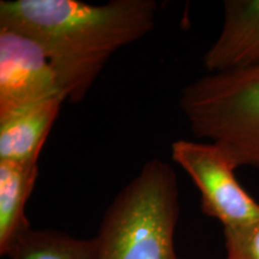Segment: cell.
I'll list each match as a JSON object with an SVG mask.
<instances>
[{
    "instance_id": "1",
    "label": "cell",
    "mask_w": 259,
    "mask_h": 259,
    "mask_svg": "<svg viewBox=\"0 0 259 259\" xmlns=\"http://www.w3.org/2000/svg\"><path fill=\"white\" fill-rule=\"evenodd\" d=\"M158 3L2 0L0 28L27 35L47 54L66 101L82 102L113 54L153 30Z\"/></svg>"
},
{
    "instance_id": "2",
    "label": "cell",
    "mask_w": 259,
    "mask_h": 259,
    "mask_svg": "<svg viewBox=\"0 0 259 259\" xmlns=\"http://www.w3.org/2000/svg\"><path fill=\"white\" fill-rule=\"evenodd\" d=\"M179 212L176 170L160 158L148 161L106 210L94 238V259H179Z\"/></svg>"
},
{
    "instance_id": "3",
    "label": "cell",
    "mask_w": 259,
    "mask_h": 259,
    "mask_svg": "<svg viewBox=\"0 0 259 259\" xmlns=\"http://www.w3.org/2000/svg\"><path fill=\"white\" fill-rule=\"evenodd\" d=\"M179 106L196 137L220 145L236 168L259 171V61L193 80Z\"/></svg>"
},
{
    "instance_id": "4",
    "label": "cell",
    "mask_w": 259,
    "mask_h": 259,
    "mask_svg": "<svg viewBox=\"0 0 259 259\" xmlns=\"http://www.w3.org/2000/svg\"><path fill=\"white\" fill-rule=\"evenodd\" d=\"M171 157L199 190L202 211L221 222L223 228L259 219V203L236 179L238 168L220 145L178 139L171 144Z\"/></svg>"
},
{
    "instance_id": "5",
    "label": "cell",
    "mask_w": 259,
    "mask_h": 259,
    "mask_svg": "<svg viewBox=\"0 0 259 259\" xmlns=\"http://www.w3.org/2000/svg\"><path fill=\"white\" fill-rule=\"evenodd\" d=\"M57 97L66 101L40 45L27 35L0 28V120Z\"/></svg>"
},
{
    "instance_id": "6",
    "label": "cell",
    "mask_w": 259,
    "mask_h": 259,
    "mask_svg": "<svg viewBox=\"0 0 259 259\" xmlns=\"http://www.w3.org/2000/svg\"><path fill=\"white\" fill-rule=\"evenodd\" d=\"M259 61V0H226L218 38L203 56L208 73L250 66Z\"/></svg>"
},
{
    "instance_id": "7",
    "label": "cell",
    "mask_w": 259,
    "mask_h": 259,
    "mask_svg": "<svg viewBox=\"0 0 259 259\" xmlns=\"http://www.w3.org/2000/svg\"><path fill=\"white\" fill-rule=\"evenodd\" d=\"M65 100H47L0 120V161L37 162Z\"/></svg>"
},
{
    "instance_id": "8",
    "label": "cell",
    "mask_w": 259,
    "mask_h": 259,
    "mask_svg": "<svg viewBox=\"0 0 259 259\" xmlns=\"http://www.w3.org/2000/svg\"><path fill=\"white\" fill-rule=\"evenodd\" d=\"M38 176L37 162L0 161V254L9 255L31 229L25 208Z\"/></svg>"
},
{
    "instance_id": "9",
    "label": "cell",
    "mask_w": 259,
    "mask_h": 259,
    "mask_svg": "<svg viewBox=\"0 0 259 259\" xmlns=\"http://www.w3.org/2000/svg\"><path fill=\"white\" fill-rule=\"evenodd\" d=\"M94 239L52 229H29L14 245L10 259H94Z\"/></svg>"
},
{
    "instance_id": "10",
    "label": "cell",
    "mask_w": 259,
    "mask_h": 259,
    "mask_svg": "<svg viewBox=\"0 0 259 259\" xmlns=\"http://www.w3.org/2000/svg\"><path fill=\"white\" fill-rule=\"evenodd\" d=\"M225 259H259V219L232 228H223Z\"/></svg>"
}]
</instances>
